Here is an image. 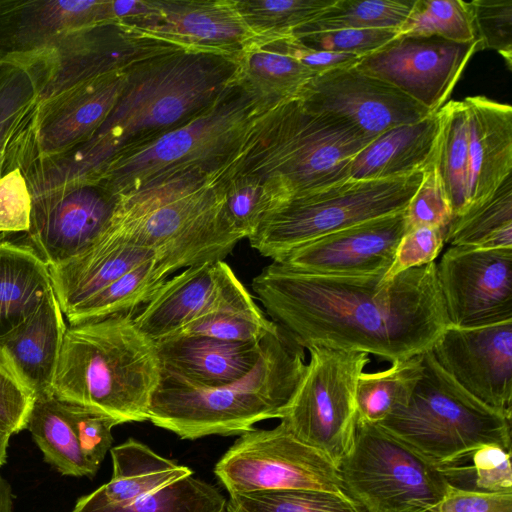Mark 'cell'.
<instances>
[{
	"instance_id": "cell-1",
	"label": "cell",
	"mask_w": 512,
	"mask_h": 512,
	"mask_svg": "<svg viewBox=\"0 0 512 512\" xmlns=\"http://www.w3.org/2000/svg\"><path fill=\"white\" fill-rule=\"evenodd\" d=\"M383 276H321L272 261L252 288L299 347L364 352L391 363L432 348L449 326L436 263Z\"/></svg>"
},
{
	"instance_id": "cell-2",
	"label": "cell",
	"mask_w": 512,
	"mask_h": 512,
	"mask_svg": "<svg viewBox=\"0 0 512 512\" xmlns=\"http://www.w3.org/2000/svg\"><path fill=\"white\" fill-rule=\"evenodd\" d=\"M235 57L171 49L125 69L113 109L85 143L32 158L23 173L32 196L93 179L116 154L159 137L195 118L237 84Z\"/></svg>"
},
{
	"instance_id": "cell-3",
	"label": "cell",
	"mask_w": 512,
	"mask_h": 512,
	"mask_svg": "<svg viewBox=\"0 0 512 512\" xmlns=\"http://www.w3.org/2000/svg\"><path fill=\"white\" fill-rule=\"evenodd\" d=\"M373 140L341 120L307 110L295 98L257 115L216 179L252 175L276 207L348 180L353 158Z\"/></svg>"
},
{
	"instance_id": "cell-4",
	"label": "cell",
	"mask_w": 512,
	"mask_h": 512,
	"mask_svg": "<svg viewBox=\"0 0 512 512\" xmlns=\"http://www.w3.org/2000/svg\"><path fill=\"white\" fill-rule=\"evenodd\" d=\"M108 229L150 250L168 276L222 261L242 240L216 175L187 171L117 196Z\"/></svg>"
},
{
	"instance_id": "cell-5",
	"label": "cell",
	"mask_w": 512,
	"mask_h": 512,
	"mask_svg": "<svg viewBox=\"0 0 512 512\" xmlns=\"http://www.w3.org/2000/svg\"><path fill=\"white\" fill-rule=\"evenodd\" d=\"M304 352L280 328L261 340L253 368L231 383L204 387L161 373L149 418L181 439L236 435L281 419L306 369Z\"/></svg>"
},
{
	"instance_id": "cell-6",
	"label": "cell",
	"mask_w": 512,
	"mask_h": 512,
	"mask_svg": "<svg viewBox=\"0 0 512 512\" xmlns=\"http://www.w3.org/2000/svg\"><path fill=\"white\" fill-rule=\"evenodd\" d=\"M136 312L67 327L52 382L56 399L119 424L148 420L161 365L155 342L135 324Z\"/></svg>"
},
{
	"instance_id": "cell-7",
	"label": "cell",
	"mask_w": 512,
	"mask_h": 512,
	"mask_svg": "<svg viewBox=\"0 0 512 512\" xmlns=\"http://www.w3.org/2000/svg\"><path fill=\"white\" fill-rule=\"evenodd\" d=\"M261 111L258 101L236 84L187 123L116 154L91 180L117 197L182 172L217 175Z\"/></svg>"
},
{
	"instance_id": "cell-8",
	"label": "cell",
	"mask_w": 512,
	"mask_h": 512,
	"mask_svg": "<svg viewBox=\"0 0 512 512\" xmlns=\"http://www.w3.org/2000/svg\"><path fill=\"white\" fill-rule=\"evenodd\" d=\"M422 374L408 402L380 425L435 464L482 445L511 449V418L481 403L421 354Z\"/></svg>"
},
{
	"instance_id": "cell-9",
	"label": "cell",
	"mask_w": 512,
	"mask_h": 512,
	"mask_svg": "<svg viewBox=\"0 0 512 512\" xmlns=\"http://www.w3.org/2000/svg\"><path fill=\"white\" fill-rule=\"evenodd\" d=\"M424 172L410 176L353 180L294 198L276 206L248 238L252 248L273 261L325 235L402 212Z\"/></svg>"
},
{
	"instance_id": "cell-10",
	"label": "cell",
	"mask_w": 512,
	"mask_h": 512,
	"mask_svg": "<svg viewBox=\"0 0 512 512\" xmlns=\"http://www.w3.org/2000/svg\"><path fill=\"white\" fill-rule=\"evenodd\" d=\"M339 470L365 512H435L448 490L434 462L378 424L357 421Z\"/></svg>"
},
{
	"instance_id": "cell-11",
	"label": "cell",
	"mask_w": 512,
	"mask_h": 512,
	"mask_svg": "<svg viewBox=\"0 0 512 512\" xmlns=\"http://www.w3.org/2000/svg\"><path fill=\"white\" fill-rule=\"evenodd\" d=\"M307 350L305 373L280 423L339 468L354 442L356 388L370 358L364 352L319 346Z\"/></svg>"
},
{
	"instance_id": "cell-12",
	"label": "cell",
	"mask_w": 512,
	"mask_h": 512,
	"mask_svg": "<svg viewBox=\"0 0 512 512\" xmlns=\"http://www.w3.org/2000/svg\"><path fill=\"white\" fill-rule=\"evenodd\" d=\"M214 473L229 495L307 489L346 494L338 466L281 423L241 434Z\"/></svg>"
},
{
	"instance_id": "cell-13",
	"label": "cell",
	"mask_w": 512,
	"mask_h": 512,
	"mask_svg": "<svg viewBox=\"0 0 512 512\" xmlns=\"http://www.w3.org/2000/svg\"><path fill=\"white\" fill-rule=\"evenodd\" d=\"M171 49L179 48L138 35L123 24L107 22L65 32L21 64L33 72L41 102L80 82Z\"/></svg>"
},
{
	"instance_id": "cell-14",
	"label": "cell",
	"mask_w": 512,
	"mask_h": 512,
	"mask_svg": "<svg viewBox=\"0 0 512 512\" xmlns=\"http://www.w3.org/2000/svg\"><path fill=\"white\" fill-rule=\"evenodd\" d=\"M117 197L96 180H79L32 197L30 228L0 238L25 246L47 266L81 253L106 230Z\"/></svg>"
},
{
	"instance_id": "cell-15",
	"label": "cell",
	"mask_w": 512,
	"mask_h": 512,
	"mask_svg": "<svg viewBox=\"0 0 512 512\" xmlns=\"http://www.w3.org/2000/svg\"><path fill=\"white\" fill-rule=\"evenodd\" d=\"M436 271L449 325L477 328L512 321V249L450 246Z\"/></svg>"
},
{
	"instance_id": "cell-16",
	"label": "cell",
	"mask_w": 512,
	"mask_h": 512,
	"mask_svg": "<svg viewBox=\"0 0 512 512\" xmlns=\"http://www.w3.org/2000/svg\"><path fill=\"white\" fill-rule=\"evenodd\" d=\"M296 99L307 110L341 120L373 139L432 114L394 86L356 66L315 75Z\"/></svg>"
},
{
	"instance_id": "cell-17",
	"label": "cell",
	"mask_w": 512,
	"mask_h": 512,
	"mask_svg": "<svg viewBox=\"0 0 512 512\" xmlns=\"http://www.w3.org/2000/svg\"><path fill=\"white\" fill-rule=\"evenodd\" d=\"M478 41L457 43L440 37L399 35L356 67L394 86L431 113L447 101Z\"/></svg>"
},
{
	"instance_id": "cell-18",
	"label": "cell",
	"mask_w": 512,
	"mask_h": 512,
	"mask_svg": "<svg viewBox=\"0 0 512 512\" xmlns=\"http://www.w3.org/2000/svg\"><path fill=\"white\" fill-rule=\"evenodd\" d=\"M430 350L466 392L511 418L512 321L477 328L449 325Z\"/></svg>"
},
{
	"instance_id": "cell-19",
	"label": "cell",
	"mask_w": 512,
	"mask_h": 512,
	"mask_svg": "<svg viewBox=\"0 0 512 512\" xmlns=\"http://www.w3.org/2000/svg\"><path fill=\"white\" fill-rule=\"evenodd\" d=\"M405 231L402 211L320 237L275 262L309 275L384 276Z\"/></svg>"
},
{
	"instance_id": "cell-20",
	"label": "cell",
	"mask_w": 512,
	"mask_h": 512,
	"mask_svg": "<svg viewBox=\"0 0 512 512\" xmlns=\"http://www.w3.org/2000/svg\"><path fill=\"white\" fill-rule=\"evenodd\" d=\"M151 1L153 14L127 26L143 37L190 52L235 58L255 38L235 0Z\"/></svg>"
},
{
	"instance_id": "cell-21",
	"label": "cell",
	"mask_w": 512,
	"mask_h": 512,
	"mask_svg": "<svg viewBox=\"0 0 512 512\" xmlns=\"http://www.w3.org/2000/svg\"><path fill=\"white\" fill-rule=\"evenodd\" d=\"M125 69L85 80L39 102L23 163L62 154L88 141L116 104Z\"/></svg>"
},
{
	"instance_id": "cell-22",
	"label": "cell",
	"mask_w": 512,
	"mask_h": 512,
	"mask_svg": "<svg viewBox=\"0 0 512 512\" xmlns=\"http://www.w3.org/2000/svg\"><path fill=\"white\" fill-rule=\"evenodd\" d=\"M115 22L112 0H0V62L23 63L73 29Z\"/></svg>"
},
{
	"instance_id": "cell-23",
	"label": "cell",
	"mask_w": 512,
	"mask_h": 512,
	"mask_svg": "<svg viewBox=\"0 0 512 512\" xmlns=\"http://www.w3.org/2000/svg\"><path fill=\"white\" fill-rule=\"evenodd\" d=\"M238 279L225 261L184 269L167 279L134 316L138 329L156 342L215 311Z\"/></svg>"
},
{
	"instance_id": "cell-24",
	"label": "cell",
	"mask_w": 512,
	"mask_h": 512,
	"mask_svg": "<svg viewBox=\"0 0 512 512\" xmlns=\"http://www.w3.org/2000/svg\"><path fill=\"white\" fill-rule=\"evenodd\" d=\"M463 101L468 118L466 213L488 199L511 175L512 107L485 96H469Z\"/></svg>"
},
{
	"instance_id": "cell-25",
	"label": "cell",
	"mask_w": 512,
	"mask_h": 512,
	"mask_svg": "<svg viewBox=\"0 0 512 512\" xmlns=\"http://www.w3.org/2000/svg\"><path fill=\"white\" fill-rule=\"evenodd\" d=\"M66 329L52 289L34 312L0 336V355L34 398L52 395Z\"/></svg>"
},
{
	"instance_id": "cell-26",
	"label": "cell",
	"mask_w": 512,
	"mask_h": 512,
	"mask_svg": "<svg viewBox=\"0 0 512 512\" xmlns=\"http://www.w3.org/2000/svg\"><path fill=\"white\" fill-rule=\"evenodd\" d=\"M161 373L204 387L245 376L261 353L259 342H234L206 336L175 335L155 342Z\"/></svg>"
},
{
	"instance_id": "cell-27",
	"label": "cell",
	"mask_w": 512,
	"mask_h": 512,
	"mask_svg": "<svg viewBox=\"0 0 512 512\" xmlns=\"http://www.w3.org/2000/svg\"><path fill=\"white\" fill-rule=\"evenodd\" d=\"M154 258L153 253L130 243L110 229L81 253L48 266L52 287L65 315L117 278Z\"/></svg>"
},
{
	"instance_id": "cell-28",
	"label": "cell",
	"mask_w": 512,
	"mask_h": 512,
	"mask_svg": "<svg viewBox=\"0 0 512 512\" xmlns=\"http://www.w3.org/2000/svg\"><path fill=\"white\" fill-rule=\"evenodd\" d=\"M438 134V111L382 133L353 158L349 179H393L424 172L434 162Z\"/></svg>"
},
{
	"instance_id": "cell-29",
	"label": "cell",
	"mask_w": 512,
	"mask_h": 512,
	"mask_svg": "<svg viewBox=\"0 0 512 512\" xmlns=\"http://www.w3.org/2000/svg\"><path fill=\"white\" fill-rule=\"evenodd\" d=\"M284 38L255 37L236 57L237 84L267 110L295 99L315 74L292 57Z\"/></svg>"
},
{
	"instance_id": "cell-30",
	"label": "cell",
	"mask_w": 512,
	"mask_h": 512,
	"mask_svg": "<svg viewBox=\"0 0 512 512\" xmlns=\"http://www.w3.org/2000/svg\"><path fill=\"white\" fill-rule=\"evenodd\" d=\"M110 454L112 477L109 482L91 492L95 498L108 504H129L192 475L189 467L160 456L133 438L112 447Z\"/></svg>"
},
{
	"instance_id": "cell-31",
	"label": "cell",
	"mask_w": 512,
	"mask_h": 512,
	"mask_svg": "<svg viewBox=\"0 0 512 512\" xmlns=\"http://www.w3.org/2000/svg\"><path fill=\"white\" fill-rule=\"evenodd\" d=\"M52 289L49 268L33 251L0 238V336L34 312Z\"/></svg>"
},
{
	"instance_id": "cell-32",
	"label": "cell",
	"mask_w": 512,
	"mask_h": 512,
	"mask_svg": "<svg viewBox=\"0 0 512 512\" xmlns=\"http://www.w3.org/2000/svg\"><path fill=\"white\" fill-rule=\"evenodd\" d=\"M39 104V86L27 65L0 62V177L21 169Z\"/></svg>"
},
{
	"instance_id": "cell-33",
	"label": "cell",
	"mask_w": 512,
	"mask_h": 512,
	"mask_svg": "<svg viewBox=\"0 0 512 512\" xmlns=\"http://www.w3.org/2000/svg\"><path fill=\"white\" fill-rule=\"evenodd\" d=\"M167 279V273L154 258L146 260L73 308L65 317L69 326H75L137 311Z\"/></svg>"
},
{
	"instance_id": "cell-34",
	"label": "cell",
	"mask_w": 512,
	"mask_h": 512,
	"mask_svg": "<svg viewBox=\"0 0 512 512\" xmlns=\"http://www.w3.org/2000/svg\"><path fill=\"white\" fill-rule=\"evenodd\" d=\"M26 429L44 461L60 474L92 478L97 473L83 456L74 430L53 395L35 398Z\"/></svg>"
},
{
	"instance_id": "cell-35",
	"label": "cell",
	"mask_w": 512,
	"mask_h": 512,
	"mask_svg": "<svg viewBox=\"0 0 512 512\" xmlns=\"http://www.w3.org/2000/svg\"><path fill=\"white\" fill-rule=\"evenodd\" d=\"M71 512H227V499L189 475L125 505L108 504L89 493L77 499Z\"/></svg>"
},
{
	"instance_id": "cell-36",
	"label": "cell",
	"mask_w": 512,
	"mask_h": 512,
	"mask_svg": "<svg viewBox=\"0 0 512 512\" xmlns=\"http://www.w3.org/2000/svg\"><path fill=\"white\" fill-rule=\"evenodd\" d=\"M438 116L433 165L456 218L465 213L468 194V118L464 101L447 102L438 110Z\"/></svg>"
},
{
	"instance_id": "cell-37",
	"label": "cell",
	"mask_w": 512,
	"mask_h": 512,
	"mask_svg": "<svg viewBox=\"0 0 512 512\" xmlns=\"http://www.w3.org/2000/svg\"><path fill=\"white\" fill-rule=\"evenodd\" d=\"M278 329L237 279L215 311L194 320L173 336L199 335L234 342H259Z\"/></svg>"
},
{
	"instance_id": "cell-38",
	"label": "cell",
	"mask_w": 512,
	"mask_h": 512,
	"mask_svg": "<svg viewBox=\"0 0 512 512\" xmlns=\"http://www.w3.org/2000/svg\"><path fill=\"white\" fill-rule=\"evenodd\" d=\"M445 243L474 249H512V176L484 202L453 218Z\"/></svg>"
},
{
	"instance_id": "cell-39",
	"label": "cell",
	"mask_w": 512,
	"mask_h": 512,
	"mask_svg": "<svg viewBox=\"0 0 512 512\" xmlns=\"http://www.w3.org/2000/svg\"><path fill=\"white\" fill-rule=\"evenodd\" d=\"M422 374L421 354L379 372H362L356 388L357 421L379 424L405 405Z\"/></svg>"
},
{
	"instance_id": "cell-40",
	"label": "cell",
	"mask_w": 512,
	"mask_h": 512,
	"mask_svg": "<svg viewBox=\"0 0 512 512\" xmlns=\"http://www.w3.org/2000/svg\"><path fill=\"white\" fill-rule=\"evenodd\" d=\"M511 452L490 444L437 463L448 487L476 493H512Z\"/></svg>"
},
{
	"instance_id": "cell-41",
	"label": "cell",
	"mask_w": 512,
	"mask_h": 512,
	"mask_svg": "<svg viewBox=\"0 0 512 512\" xmlns=\"http://www.w3.org/2000/svg\"><path fill=\"white\" fill-rule=\"evenodd\" d=\"M415 0H335L292 36L342 29H398Z\"/></svg>"
},
{
	"instance_id": "cell-42",
	"label": "cell",
	"mask_w": 512,
	"mask_h": 512,
	"mask_svg": "<svg viewBox=\"0 0 512 512\" xmlns=\"http://www.w3.org/2000/svg\"><path fill=\"white\" fill-rule=\"evenodd\" d=\"M227 512H365L347 494L324 490H279L232 494Z\"/></svg>"
},
{
	"instance_id": "cell-43",
	"label": "cell",
	"mask_w": 512,
	"mask_h": 512,
	"mask_svg": "<svg viewBox=\"0 0 512 512\" xmlns=\"http://www.w3.org/2000/svg\"><path fill=\"white\" fill-rule=\"evenodd\" d=\"M335 0H235L250 31L259 38H289Z\"/></svg>"
},
{
	"instance_id": "cell-44",
	"label": "cell",
	"mask_w": 512,
	"mask_h": 512,
	"mask_svg": "<svg viewBox=\"0 0 512 512\" xmlns=\"http://www.w3.org/2000/svg\"><path fill=\"white\" fill-rule=\"evenodd\" d=\"M399 32L457 43L476 41L469 5L463 0H415Z\"/></svg>"
},
{
	"instance_id": "cell-45",
	"label": "cell",
	"mask_w": 512,
	"mask_h": 512,
	"mask_svg": "<svg viewBox=\"0 0 512 512\" xmlns=\"http://www.w3.org/2000/svg\"><path fill=\"white\" fill-rule=\"evenodd\" d=\"M216 181L222 189L232 226L242 238L248 239L275 207L270 191L258 178L247 174H235Z\"/></svg>"
},
{
	"instance_id": "cell-46",
	"label": "cell",
	"mask_w": 512,
	"mask_h": 512,
	"mask_svg": "<svg viewBox=\"0 0 512 512\" xmlns=\"http://www.w3.org/2000/svg\"><path fill=\"white\" fill-rule=\"evenodd\" d=\"M468 5L479 48L497 51L511 70L512 0H473Z\"/></svg>"
},
{
	"instance_id": "cell-47",
	"label": "cell",
	"mask_w": 512,
	"mask_h": 512,
	"mask_svg": "<svg viewBox=\"0 0 512 512\" xmlns=\"http://www.w3.org/2000/svg\"><path fill=\"white\" fill-rule=\"evenodd\" d=\"M59 402L74 430L83 456L98 471L107 452L112 448V428L119 423L94 409L60 400Z\"/></svg>"
},
{
	"instance_id": "cell-48",
	"label": "cell",
	"mask_w": 512,
	"mask_h": 512,
	"mask_svg": "<svg viewBox=\"0 0 512 512\" xmlns=\"http://www.w3.org/2000/svg\"><path fill=\"white\" fill-rule=\"evenodd\" d=\"M400 35L398 29H342L292 36L301 45L335 53L366 57Z\"/></svg>"
},
{
	"instance_id": "cell-49",
	"label": "cell",
	"mask_w": 512,
	"mask_h": 512,
	"mask_svg": "<svg viewBox=\"0 0 512 512\" xmlns=\"http://www.w3.org/2000/svg\"><path fill=\"white\" fill-rule=\"evenodd\" d=\"M406 230L433 227L447 230L454 215L444 187L432 164L404 210Z\"/></svg>"
},
{
	"instance_id": "cell-50",
	"label": "cell",
	"mask_w": 512,
	"mask_h": 512,
	"mask_svg": "<svg viewBox=\"0 0 512 512\" xmlns=\"http://www.w3.org/2000/svg\"><path fill=\"white\" fill-rule=\"evenodd\" d=\"M446 231L433 227L407 229L399 241L393 262L382 279L389 281L404 271L435 262L445 243Z\"/></svg>"
},
{
	"instance_id": "cell-51",
	"label": "cell",
	"mask_w": 512,
	"mask_h": 512,
	"mask_svg": "<svg viewBox=\"0 0 512 512\" xmlns=\"http://www.w3.org/2000/svg\"><path fill=\"white\" fill-rule=\"evenodd\" d=\"M32 194L22 170L12 168L0 177V234L25 233L30 228Z\"/></svg>"
},
{
	"instance_id": "cell-52",
	"label": "cell",
	"mask_w": 512,
	"mask_h": 512,
	"mask_svg": "<svg viewBox=\"0 0 512 512\" xmlns=\"http://www.w3.org/2000/svg\"><path fill=\"white\" fill-rule=\"evenodd\" d=\"M34 400L0 355V438L10 439L26 429Z\"/></svg>"
},
{
	"instance_id": "cell-53",
	"label": "cell",
	"mask_w": 512,
	"mask_h": 512,
	"mask_svg": "<svg viewBox=\"0 0 512 512\" xmlns=\"http://www.w3.org/2000/svg\"><path fill=\"white\" fill-rule=\"evenodd\" d=\"M435 512H512V493H476L448 487Z\"/></svg>"
},
{
	"instance_id": "cell-54",
	"label": "cell",
	"mask_w": 512,
	"mask_h": 512,
	"mask_svg": "<svg viewBox=\"0 0 512 512\" xmlns=\"http://www.w3.org/2000/svg\"><path fill=\"white\" fill-rule=\"evenodd\" d=\"M287 52L315 75L356 66L361 58L355 55L307 48L291 36L283 39Z\"/></svg>"
},
{
	"instance_id": "cell-55",
	"label": "cell",
	"mask_w": 512,
	"mask_h": 512,
	"mask_svg": "<svg viewBox=\"0 0 512 512\" xmlns=\"http://www.w3.org/2000/svg\"><path fill=\"white\" fill-rule=\"evenodd\" d=\"M0 512H15L13 492L8 480L0 473Z\"/></svg>"
},
{
	"instance_id": "cell-56",
	"label": "cell",
	"mask_w": 512,
	"mask_h": 512,
	"mask_svg": "<svg viewBox=\"0 0 512 512\" xmlns=\"http://www.w3.org/2000/svg\"><path fill=\"white\" fill-rule=\"evenodd\" d=\"M8 446L9 439L0 438V467L6 463Z\"/></svg>"
}]
</instances>
